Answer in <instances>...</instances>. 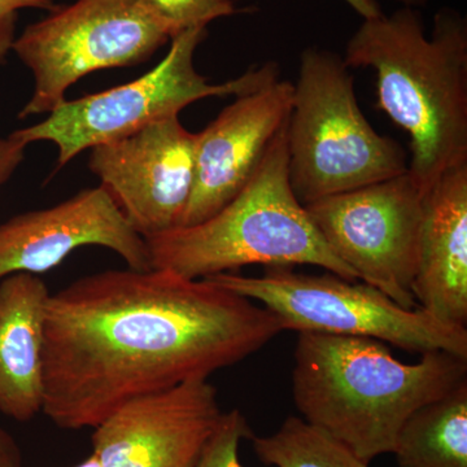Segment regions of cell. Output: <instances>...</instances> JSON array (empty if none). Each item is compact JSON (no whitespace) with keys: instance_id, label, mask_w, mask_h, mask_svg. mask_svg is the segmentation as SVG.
Returning <instances> with one entry per match:
<instances>
[{"instance_id":"277c9868","label":"cell","mask_w":467,"mask_h":467,"mask_svg":"<svg viewBox=\"0 0 467 467\" xmlns=\"http://www.w3.org/2000/svg\"><path fill=\"white\" fill-rule=\"evenodd\" d=\"M153 269L189 279L234 273L243 266L313 265L348 281L358 275L322 238L288 177L287 124L259 169L229 204L192 226L146 239Z\"/></svg>"},{"instance_id":"8fae6325","label":"cell","mask_w":467,"mask_h":467,"mask_svg":"<svg viewBox=\"0 0 467 467\" xmlns=\"http://www.w3.org/2000/svg\"><path fill=\"white\" fill-rule=\"evenodd\" d=\"M223 411L208 379L135 398L91 436L100 467H195Z\"/></svg>"},{"instance_id":"d4e9b609","label":"cell","mask_w":467,"mask_h":467,"mask_svg":"<svg viewBox=\"0 0 467 467\" xmlns=\"http://www.w3.org/2000/svg\"><path fill=\"white\" fill-rule=\"evenodd\" d=\"M75 467H100L99 463H98L97 459H95L94 456L88 457V460H85L84 462L79 463V465H77Z\"/></svg>"},{"instance_id":"d6986e66","label":"cell","mask_w":467,"mask_h":467,"mask_svg":"<svg viewBox=\"0 0 467 467\" xmlns=\"http://www.w3.org/2000/svg\"><path fill=\"white\" fill-rule=\"evenodd\" d=\"M252 435L247 420L238 409L223 413L195 467H243L239 445Z\"/></svg>"},{"instance_id":"7c38bea8","label":"cell","mask_w":467,"mask_h":467,"mask_svg":"<svg viewBox=\"0 0 467 467\" xmlns=\"http://www.w3.org/2000/svg\"><path fill=\"white\" fill-rule=\"evenodd\" d=\"M100 245L130 269H153L149 245L103 187L82 190L51 208L26 212L0 225V281L16 273L50 272L78 248Z\"/></svg>"},{"instance_id":"3957f363","label":"cell","mask_w":467,"mask_h":467,"mask_svg":"<svg viewBox=\"0 0 467 467\" xmlns=\"http://www.w3.org/2000/svg\"><path fill=\"white\" fill-rule=\"evenodd\" d=\"M292 396L303 420L370 463L392 453L405 420L467 379V358L445 350L417 364L371 337L299 333Z\"/></svg>"},{"instance_id":"7a4b0ae2","label":"cell","mask_w":467,"mask_h":467,"mask_svg":"<svg viewBox=\"0 0 467 467\" xmlns=\"http://www.w3.org/2000/svg\"><path fill=\"white\" fill-rule=\"evenodd\" d=\"M344 63L371 67L378 109L410 138L408 174L426 193L450 169L467 162V26L439 9L431 36L416 8L364 20Z\"/></svg>"},{"instance_id":"7402d4cb","label":"cell","mask_w":467,"mask_h":467,"mask_svg":"<svg viewBox=\"0 0 467 467\" xmlns=\"http://www.w3.org/2000/svg\"><path fill=\"white\" fill-rule=\"evenodd\" d=\"M23 451L14 436L0 427V467H24Z\"/></svg>"},{"instance_id":"5bb4252c","label":"cell","mask_w":467,"mask_h":467,"mask_svg":"<svg viewBox=\"0 0 467 467\" xmlns=\"http://www.w3.org/2000/svg\"><path fill=\"white\" fill-rule=\"evenodd\" d=\"M414 299L447 324H467V162L423 196Z\"/></svg>"},{"instance_id":"603a6c76","label":"cell","mask_w":467,"mask_h":467,"mask_svg":"<svg viewBox=\"0 0 467 467\" xmlns=\"http://www.w3.org/2000/svg\"><path fill=\"white\" fill-rule=\"evenodd\" d=\"M364 20L383 16L382 7L377 0H346Z\"/></svg>"},{"instance_id":"9a60e30c","label":"cell","mask_w":467,"mask_h":467,"mask_svg":"<svg viewBox=\"0 0 467 467\" xmlns=\"http://www.w3.org/2000/svg\"><path fill=\"white\" fill-rule=\"evenodd\" d=\"M47 285L16 273L0 281V413L29 422L43 407V337Z\"/></svg>"},{"instance_id":"ba28073f","label":"cell","mask_w":467,"mask_h":467,"mask_svg":"<svg viewBox=\"0 0 467 467\" xmlns=\"http://www.w3.org/2000/svg\"><path fill=\"white\" fill-rule=\"evenodd\" d=\"M150 0H76L26 27L12 51L34 77L18 119L48 115L85 76L149 60L173 39Z\"/></svg>"},{"instance_id":"8992f818","label":"cell","mask_w":467,"mask_h":467,"mask_svg":"<svg viewBox=\"0 0 467 467\" xmlns=\"http://www.w3.org/2000/svg\"><path fill=\"white\" fill-rule=\"evenodd\" d=\"M207 278L259 301L284 330L371 337L420 355L445 350L467 358L466 326L442 322L420 306L402 308L364 282L333 273L303 275L292 267H267L261 276L221 273Z\"/></svg>"},{"instance_id":"e0dca14e","label":"cell","mask_w":467,"mask_h":467,"mask_svg":"<svg viewBox=\"0 0 467 467\" xmlns=\"http://www.w3.org/2000/svg\"><path fill=\"white\" fill-rule=\"evenodd\" d=\"M261 462L275 467H368L342 442L299 417H288L269 436L251 438Z\"/></svg>"},{"instance_id":"2e32d148","label":"cell","mask_w":467,"mask_h":467,"mask_svg":"<svg viewBox=\"0 0 467 467\" xmlns=\"http://www.w3.org/2000/svg\"><path fill=\"white\" fill-rule=\"evenodd\" d=\"M392 454L399 467H467V379L405 420Z\"/></svg>"},{"instance_id":"30bf717a","label":"cell","mask_w":467,"mask_h":467,"mask_svg":"<svg viewBox=\"0 0 467 467\" xmlns=\"http://www.w3.org/2000/svg\"><path fill=\"white\" fill-rule=\"evenodd\" d=\"M198 133L171 116L92 147L88 167L144 239L180 226L195 180Z\"/></svg>"},{"instance_id":"cb8c5ba5","label":"cell","mask_w":467,"mask_h":467,"mask_svg":"<svg viewBox=\"0 0 467 467\" xmlns=\"http://www.w3.org/2000/svg\"><path fill=\"white\" fill-rule=\"evenodd\" d=\"M396 2L401 3L404 7H423L429 0H396Z\"/></svg>"},{"instance_id":"ac0fdd59","label":"cell","mask_w":467,"mask_h":467,"mask_svg":"<svg viewBox=\"0 0 467 467\" xmlns=\"http://www.w3.org/2000/svg\"><path fill=\"white\" fill-rule=\"evenodd\" d=\"M173 36L236 14L234 0H150ZM173 36V38H174Z\"/></svg>"},{"instance_id":"52a82bcc","label":"cell","mask_w":467,"mask_h":467,"mask_svg":"<svg viewBox=\"0 0 467 467\" xmlns=\"http://www.w3.org/2000/svg\"><path fill=\"white\" fill-rule=\"evenodd\" d=\"M207 38V26L192 27L171 39L167 57L147 75L109 90L64 100L39 124L9 134L27 144L52 142L58 150L57 169L82 150L112 142L144 126L178 116L195 101L244 94L279 78L278 67L267 63L223 84H209L193 64L196 48Z\"/></svg>"},{"instance_id":"9c48e42d","label":"cell","mask_w":467,"mask_h":467,"mask_svg":"<svg viewBox=\"0 0 467 467\" xmlns=\"http://www.w3.org/2000/svg\"><path fill=\"white\" fill-rule=\"evenodd\" d=\"M423 196L407 173L306 204L330 250L405 309H416L413 281Z\"/></svg>"},{"instance_id":"6da1fadb","label":"cell","mask_w":467,"mask_h":467,"mask_svg":"<svg viewBox=\"0 0 467 467\" xmlns=\"http://www.w3.org/2000/svg\"><path fill=\"white\" fill-rule=\"evenodd\" d=\"M284 331L265 306L167 269L106 270L50 295L43 407L63 430L250 358Z\"/></svg>"},{"instance_id":"4fadbf2b","label":"cell","mask_w":467,"mask_h":467,"mask_svg":"<svg viewBox=\"0 0 467 467\" xmlns=\"http://www.w3.org/2000/svg\"><path fill=\"white\" fill-rule=\"evenodd\" d=\"M294 84L273 79L244 92L198 133L195 180L180 226L216 214L247 186L288 121Z\"/></svg>"},{"instance_id":"ffe728a7","label":"cell","mask_w":467,"mask_h":467,"mask_svg":"<svg viewBox=\"0 0 467 467\" xmlns=\"http://www.w3.org/2000/svg\"><path fill=\"white\" fill-rule=\"evenodd\" d=\"M54 0H0V64L5 63L16 39V24L21 9L34 8L51 12Z\"/></svg>"},{"instance_id":"5b68a950","label":"cell","mask_w":467,"mask_h":467,"mask_svg":"<svg viewBox=\"0 0 467 467\" xmlns=\"http://www.w3.org/2000/svg\"><path fill=\"white\" fill-rule=\"evenodd\" d=\"M344 58L309 47L300 57L287 121L288 177L303 205L408 171L400 144L368 121Z\"/></svg>"},{"instance_id":"44dd1931","label":"cell","mask_w":467,"mask_h":467,"mask_svg":"<svg viewBox=\"0 0 467 467\" xmlns=\"http://www.w3.org/2000/svg\"><path fill=\"white\" fill-rule=\"evenodd\" d=\"M26 149L23 143L14 138L0 137V187L14 175L21 162L26 159Z\"/></svg>"}]
</instances>
